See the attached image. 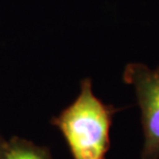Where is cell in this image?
I'll return each instance as SVG.
<instances>
[{
	"mask_svg": "<svg viewBox=\"0 0 159 159\" xmlns=\"http://www.w3.org/2000/svg\"><path fill=\"white\" fill-rule=\"evenodd\" d=\"M117 110L103 103L92 90L91 79L81 83L79 96L51 123L64 136L74 159H106L110 129Z\"/></svg>",
	"mask_w": 159,
	"mask_h": 159,
	"instance_id": "1",
	"label": "cell"
},
{
	"mask_svg": "<svg viewBox=\"0 0 159 159\" xmlns=\"http://www.w3.org/2000/svg\"><path fill=\"white\" fill-rule=\"evenodd\" d=\"M123 80L134 87L142 113L145 142L141 159H159V66L150 69L142 63H129Z\"/></svg>",
	"mask_w": 159,
	"mask_h": 159,
	"instance_id": "2",
	"label": "cell"
},
{
	"mask_svg": "<svg viewBox=\"0 0 159 159\" xmlns=\"http://www.w3.org/2000/svg\"><path fill=\"white\" fill-rule=\"evenodd\" d=\"M4 159H52V156L48 148L12 136L6 143Z\"/></svg>",
	"mask_w": 159,
	"mask_h": 159,
	"instance_id": "3",
	"label": "cell"
},
{
	"mask_svg": "<svg viewBox=\"0 0 159 159\" xmlns=\"http://www.w3.org/2000/svg\"><path fill=\"white\" fill-rule=\"evenodd\" d=\"M6 143H7V141H5V139L2 138V135L0 134V159H4Z\"/></svg>",
	"mask_w": 159,
	"mask_h": 159,
	"instance_id": "4",
	"label": "cell"
}]
</instances>
